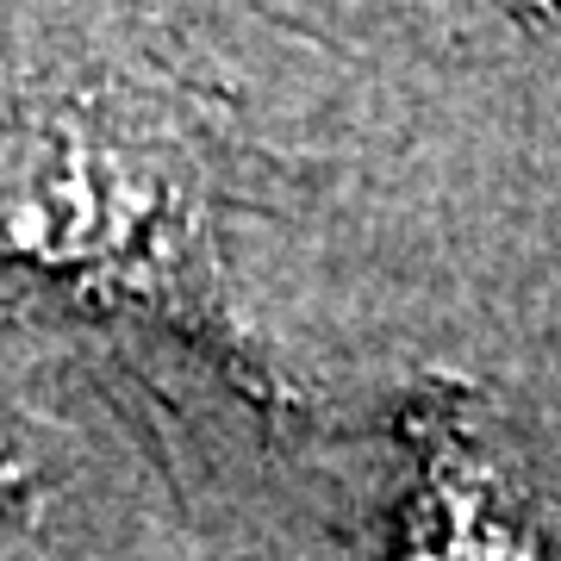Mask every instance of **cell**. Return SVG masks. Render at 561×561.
I'll return each mask as SVG.
<instances>
[]
</instances>
